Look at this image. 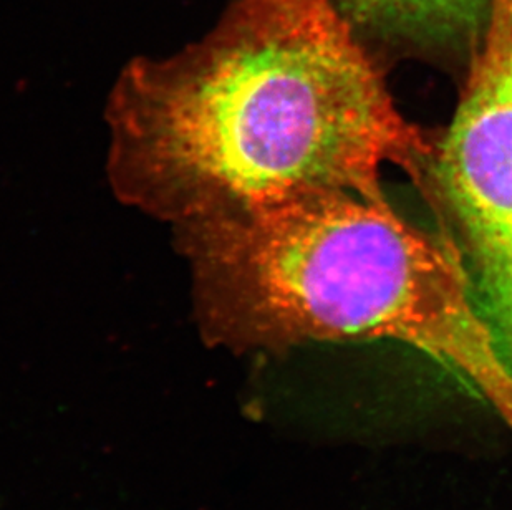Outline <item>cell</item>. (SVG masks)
Instances as JSON below:
<instances>
[{
	"label": "cell",
	"mask_w": 512,
	"mask_h": 510,
	"mask_svg": "<svg viewBox=\"0 0 512 510\" xmlns=\"http://www.w3.org/2000/svg\"><path fill=\"white\" fill-rule=\"evenodd\" d=\"M113 191L174 229L314 191L387 199L433 156L332 0H232L198 42L135 58L108 98Z\"/></svg>",
	"instance_id": "6da1fadb"
},
{
	"label": "cell",
	"mask_w": 512,
	"mask_h": 510,
	"mask_svg": "<svg viewBox=\"0 0 512 510\" xmlns=\"http://www.w3.org/2000/svg\"><path fill=\"white\" fill-rule=\"evenodd\" d=\"M176 234L209 345L405 343L458 373L512 429V373L473 279L387 199L314 191Z\"/></svg>",
	"instance_id": "7a4b0ae2"
},
{
	"label": "cell",
	"mask_w": 512,
	"mask_h": 510,
	"mask_svg": "<svg viewBox=\"0 0 512 510\" xmlns=\"http://www.w3.org/2000/svg\"><path fill=\"white\" fill-rule=\"evenodd\" d=\"M436 161L479 304L512 373V0H489L468 83Z\"/></svg>",
	"instance_id": "3957f363"
},
{
	"label": "cell",
	"mask_w": 512,
	"mask_h": 510,
	"mask_svg": "<svg viewBox=\"0 0 512 510\" xmlns=\"http://www.w3.org/2000/svg\"><path fill=\"white\" fill-rule=\"evenodd\" d=\"M355 27L413 44L479 42L489 0H332Z\"/></svg>",
	"instance_id": "277c9868"
}]
</instances>
